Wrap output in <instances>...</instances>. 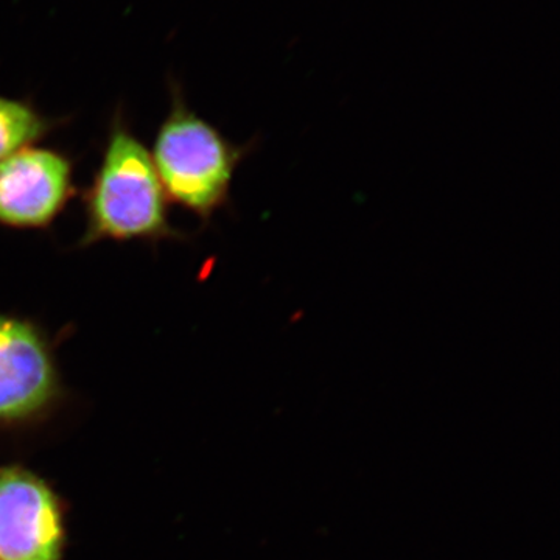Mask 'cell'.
I'll return each mask as SVG.
<instances>
[{"instance_id":"6da1fadb","label":"cell","mask_w":560,"mask_h":560,"mask_svg":"<svg viewBox=\"0 0 560 560\" xmlns=\"http://www.w3.org/2000/svg\"><path fill=\"white\" fill-rule=\"evenodd\" d=\"M84 232L77 248L103 242L160 245L186 241L171 220L168 198L151 153L132 131L124 109L114 110L101 164L81 195Z\"/></svg>"},{"instance_id":"7a4b0ae2","label":"cell","mask_w":560,"mask_h":560,"mask_svg":"<svg viewBox=\"0 0 560 560\" xmlns=\"http://www.w3.org/2000/svg\"><path fill=\"white\" fill-rule=\"evenodd\" d=\"M171 109L154 136L151 160L168 201L209 226L230 208L235 173L256 150L257 139L237 145L190 108L178 84L171 88Z\"/></svg>"},{"instance_id":"3957f363","label":"cell","mask_w":560,"mask_h":560,"mask_svg":"<svg viewBox=\"0 0 560 560\" xmlns=\"http://www.w3.org/2000/svg\"><path fill=\"white\" fill-rule=\"evenodd\" d=\"M60 396L49 331L28 316L0 311V423L38 418Z\"/></svg>"},{"instance_id":"8992f818","label":"cell","mask_w":560,"mask_h":560,"mask_svg":"<svg viewBox=\"0 0 560 560\" xmlns=\"http://www.w3.org/2000/svg\"><path fill=\"white\" fill-rule=\"evenodd\" d=\"M65 119L40 113L31 101L0 95V161L57 131Z\"/></svg>"},{"instance_id":"277c9868","label":"cell","mask_w":560,"mask_h":560,"mask_svg":"<svg viewBox=\"0 0 560 560\" xmlns=\"http://www.w3.org/2000/svg\"><path fill=\"white\" fill-rule=\"evenodd\" d=\"M75 194V161L66 151L32 145L0 161V226L7 230H50Z\"/></svg>"},{"instance_id":"5b68a950","label":"cell","mask_w":560,"mask_h":560,"mask_svg":"<svg viewBox=\"0 0 560 560\" xmlns=\"http://www.w3.org/2000/svg\"><path fill=\"white\" fill-rule=\"evenodd\" d=\"M60 504L31 471L0 469V560H60Z\"/></svg>"}]
</instances>
